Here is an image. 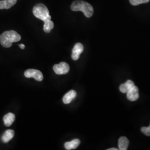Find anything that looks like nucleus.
Listing matches in <instances>:
<instances>
[{"mask_svg":"<svg viewBox=\"0 0 150 150\" xmlns=\"http://www.w3.org/2000/svg\"><path fill=\"white\" fill-rule=\"evenodd\" d=\"M21 36L15 31H7L2 33L0 36V43L6 48L10 47L12 43L20 41Z\"/></svg>","mask_w":150,"mask_h":150,"instance_id":"obj_1","label":"nucleus"},{"mask_svg":"<svg viewBox=\"0 0 150 150\" xmlns=\"http://www.w3.org/2000/svg\"><path fill=\"white\" fill-rule=\"evenodd\" d=\"M71 9L73 11H82L87 18L91 17L93 13L92 6L88 2L82 0L74 1L71 5Z\"/></svg>","mask_w":150,"mask_h":150,"instance_id":"obj_2","label":"nucleus"},{"mask_svg":"<svg viewBox=\"0 0 150 150\" xmlns=\"http://www.w3.org/2000/svg\"><path fill=\"white\" fill-rule=\"evenodd\" d=\"M33 15L44 22L51 20V16L47 7L42 4H38L33 8Z\"/></svg>","mask_w":150,"mask_h":150,"instance_id":"obj_3","label":"nucleus"},{"mask_svg":"<svg viewBox=\"0 0 150 150\" xmlns=\"http://www.w3.org/2000/svg\"><path fill=\"white\" fill-rule=\"evenodd\" d=\"M54 72L57 75H64L70 71V66L66 62H62L59 64H54L53 67Z\"/></svg>","mask_w":150,"mask_h":150,"instance_id":"obj_4","label":"nucleus"},{"mask_svg":"<svg viewBox=\"0 0 150 150\" xmlns=\"http://www.w3.org/2000/svg\"><path fill=\"white\" fill-rule=\"evenodd\" d=\"M25 76L27 78H33L38 81L43 80V76L42 73L38 70L35 69H28L24 73Z\"/></svg>","mask_w":150,"mask_h":150,"instance_id":"obj_5","label":"nucleus"},{"mask_svg":"<svg viewBox=\"0 0 150 150\" xmlns=\"http://www.w3.org/2000/svg\"><path fill=\"white\" fill-rule=\"evenodd\" d=\"M83 51V46L81 43L75 44L74 48L72 49V54L71 57L74 60H77L79 59L81 54Z\"/></svg>","mask_w":150,"mask_h":150,"instance_id":"obj_6","label":"nucleus"},{"mask_svg":"<svg viewBox=\"0 0 150 150\" xmlns=\"http://www.w3.org/2000/svg\"><path fill=\"white\" fill-rule=\"evenodd\" d=\"M127 98L131 101H135L139 98V88L134 85L127 93Z\"/></svg>","mask_w":150,"mask_h":150,"instance_id":"obj_7","label":"nucleus"},{"mask_svg":"<svg viewBox=\"0 0 150 150\" xmlns=\"http://www.w3.org/2000/svg\"><path fill=\"white\" fill-rule=\"evenodd\" d=\"M77 96V93L74 90H70L67 93H66L63 97V102L65 104H69L75 99Z\"/></svg>","mask_w":150,"mask_h":150,"instance_id":"obj_8","label":"nucleus"},{"mask_svg":"<svg viewBox=\"0 0 150 150\" xmlns=\"http://www.w3.org/2000/svg\"><path fill=\"white\" fill-rule=\"evenodd\" d=\"M17 0H3L0 1V10L10 9L15 5Z\"/></svg>","mask_w":150,"mask_h":150,"instance_id":"obj_9","label":"nucleus"},{"mask_svg":"<svg viewBox=\"0 0 150 150\" xmlns=\"http://www.w3.org/2000/svg\"><path fill=\"white\" fill-rule=\"evenodd\" d=\"M134 86V83L132 81L127 80L125 83L121 84L120 86V90L124 93H126Z\"/></svg>","mask_w":150,"mask_h":150,"instance_id":"obj_10","label":"nucleus"},{"mask_svg":"<svg viewBox=\"0 0 150 150\" xmlns=\"http://www.w3.org/2000/svg\"><path fill=\"white\" fill-rule=\"evenodd\" d=\"M15 135V132L12 129L6 130L2 136V141L4 143H7L13 139Z\"/></svg>","mask_w":150,"mask_h":150,"instance_id":"obj_11","label":"nucleus"},{"mask_svg":"<svg viewBox=\"0 0 150 150\" xmlns=\"http://www.w3.org/2000/svg\"><path fill=\"white\" fill-rule=\"evenodd\" d=\"M80 144V141L79 139H74L70 142L64 144V147L66 150H71L76 149Z\"/></svg>","mask_w":150,"mask_h":150,"instance_id":"obj_12","label":"nucleus"},{"mask_svg":"<svg viewBox=\"0 0 150 150\" xmlns=\"http://www.w3.org/2000/svg\"><path fill=\"white\" fill-rule=\"evenodd\" d=\"M15 120V115L12 113H8L4 117V121L6 126L9 127Z\"/></svg>","mask_w":150,"mask_h":150,"instance_id":"obj_13","label":"nucleus"},{"mask_svg":"<svg viewBox=\"0 0 150 150\" xmlns=\"http://www.w3.org/2000/svg\"><path fill=\"white\" fill-rule=\"evenodd\" d=\"M129 145V139L126 137H121L118 139V148L120 150H126Z\"/></svg>","mask_w":150,"mask_h":150,"instance_id":"obj_14","label":"nucleus"},{"mask_svg":"<svg viewBox=\"0 0 150 150\" xmlns=\"http://www.w3.org/2000/svg\"><path fill=\"white\" fill-rule=\"evenodd\" d=\"M54 23L51 20L44 22L43 31L46 33H49L54 28Z\"/></svg>","mask_w":150,"mask_h":150,"instance_id":"obj_15","label":"nucleus"},{"mask_svg":"<svg viewBox=\"0 0 150 150\" xmlns=\"http://www.w3.org/2000/svg\"><path fill=\"white\" fill-rule=\"evenodd\" d=\"M150 0H129V2L131 5L134 6L139 5L142 4L148 3Z\"/></svg>","mask_w":150,"mask_h":150,"instance_id":"obj_16","label":"nucleus"},{"mask_svg":"<svg viewBox=\"0 0 150 150\" xmlns=\"http://www.w3.org/2000/svg\"><path fill=\"white\" fill-rule=\"evenodd\" d=\"M141 132L147 136H150V125L149 127H142L141 129Z\"/></svg>","mask_w":150,"mask_h":150,"instance_id":"obj_17","label":"nucleus"},{"mask_svg":"<svg viewBox=\"0 0 150 150\" xmlns=\"http://www.w3.org/2000/svg\"><path fill=\"white\" fill-rule=\"evenodd\" d=\"M18 46H19V47H20V48H21L22 50H23V49H25V45H23V44H20V45H19Z\"/></svg>","mask_w":150,"mask_h":150,"instance_id":"obj_18","label":"nucleus"},{"mask_svg":"<svg viewBox=\"0 0 150 150\" xmlns=\"http://www.w3.org/2000/svg\"><path fill=\"white\" fill-rule=\"evenodd\" d=\"M118 149H115V148H111V149H107V150H117Z\"/></svg>","mask_w":150,"mask_h":150,"instance_id":"obj_19","label":"nucleus"}]
</instances>
